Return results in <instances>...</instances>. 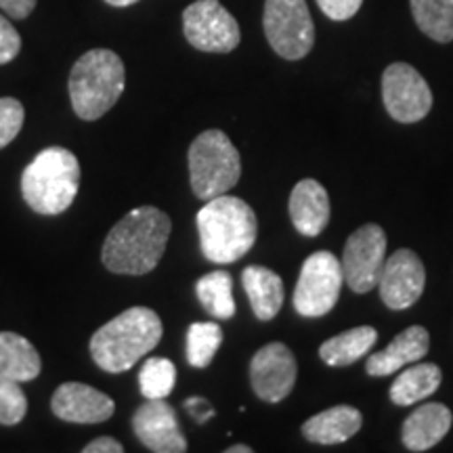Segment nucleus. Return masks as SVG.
<instances>
[{
    "instance_id": "10",
    "label": "nucleus",
    "mask_w": 453,
    "mask_h": 453,
    "mask_svg": "<svg viewBox=\"0 0 453 453\" xmlns=\"http://www.w3.org/2000/svg\"><path fill=\"white\" fill-rule=\"evenodd\" d=\"M187 42L202 53H231L242 41L235 17L220 0H197L183 11Z\"/></svg>"
},
{
    "instance_id": "9",
    "label": "nucleus",
    "mask_w": 453,
    "mask_h": 453,
    "mask_svg": "<svg viewBox=\"0 0 453 453\" xmlns=\"http://www.w3.org/2000/svg\"><path fill=\"white\" fill-rule=\"evenodd\" d=\"M387 234L380 225L367 223L347 240L342 252L344 283L355 294H367L378 288L384 260H387Z\"/></svg>"
},
{
    "instance_id": "28",
    "label": "nucleus",
    "mask_w": 453,
    "mask_h": 453,
    "mask_svg": "<svg viewBox=\"0 0 453 453\" xmlns=\"http://www.w3.org/2000/svg\"><path fill=\"white\" fill-rule=\"evenodd\" d=\"M27 399L19 382L0 373V424L15 426L26 418Z\"/></svg>"
},
{
    "instance_id": "11",
    "label": "nucleus",
    "mask_w": 453,
    "mask_h": 453,
    "mask_svg": "<svg viewBox=\"0 0 453 453\" xmlns=\"http://www.w3.org/2000/svg\"><path fill=\"white\" fill-rule=\"evenodd\" d=\"M382 101L390 118L401 124L420 122L433 110V93L410 64H393L382 73Z\"/></svg>"
},
{
    "instance_id": "12",
    "label": "nucleus",
    "mask_w": 453,
    "mask_h": 453,
    "mask_svg": "<svg viewBox=\"0 0 453 453\" xmlns=\"http://www.w3.org/2000/svg\"><path fill=\"white\" fill-rule=\"evenodd\" d=\"M296 357L286 344L271 342L258 349L250 361V384L258 399L280 403L296 384Z\"/></svg>"
},
{
    "instance_id": "31",
    "label": "nucleus",
    "mask_w": 453,
    "mask_h": 453,
    "mask_svg": "<svg viewBox=\"0 0 453 453\" xmlns=\"http://www.w3.org/2000/svg\"><path fill=\"white\" fill-rule=\"evenodd\" d=\"M319 9L334 21H347L357 15L364 0H317Z\"/></svg>"
},
{
    "instance_id": "18",
    "label": "nucleus",
    "mask_w": 453,
    "mask_h": 453,
    "mask_svg": "<svg viewBox=\"0 0 453 453\" xmlns=\"http://www.w3.org/2000/svg\"><path fill=\"white\" fill-rule=\"evenodd\" d=\"M453 416L443 403L420 405L407 416L401 428V439L410 451H428L449 433Z\"/></svg>"
},
{
    "instance_id": "16",
    "label": "nucleus",
    "mask_w": 453,
    "mask_h": 453,
    "mask_svg": "<svg viewBox=\"0 0 453 453\" xmlns=\"http://www.w3.org/2000/svg\"><path fill=\"white\" fill-rule=\"evenodd\" d=\"M288 208L296 231L307 237L321 235L330 223V196L315 179H303L294 187Z\"/></svg>"
},
{
    "instance_id": "14",
    "label": "nucleus",
    "mask_w": 453,
    "mask_h": 453,
    "mask_svg": "<svg viewBox=\"0 0 453 453\" xmlns=\"http://www.w3.org/2000/svg\"><path fill=\"white\" fill-rule=\"evenodd\" d=\"M133 430L137 439L150 451L156 453H185L187 439L179 426L174 407L166 399H147L134 411Z\"/></svg>"
},
{
    "instance_id": "21",
    "label": "nucleus",
    "mask_w": 453,
    "mask_h": 453,
    "mask_svg": "<svg viewBox=\"0 0 453 453\" xmlns=\"http://www.w3.org/2000/svg\"><path fill=\"white\" fill-rule=\"evenodd\" d=\"M41 370V355L30 340L15 332H0V373L17 382H30Z\"/></svg>"
},
{
    "instance_id": "35",
    "label": "nucleus",
    "mask_w": 453,
    "mask_h": 453,
    "mask_svg": "<svg viewBox=\"0 0 453 453\" xmlns=\"http://www.w3.org/2000/svg\"><path fill=\"white\" fill-rule=\"evenodd\" d=\"M107 4H111V7H130V4L139 3V0H105Z\"/></svg>"
},
{
    "instance_id": "33",
    "label": "nucleus",
    "mask_w": 453,
    "mask_h": 453,
    "mask_svg": "<svg viewBox=\"0 0 453 453\" xmlns=\"http://www.w3.org/2000/svg\"><path fill=\"white\" fill-rule=\"evenodd\" d=\"M36 7V0H0V9L13 19H26Z\"/></svg>"
},
{
    "instance_id": "2",
    "label": "nucleus",
    "mask_w": 453,
    "mask_h": 453,
    "mask_svg": "<svg viewBox=\"0 0 453 453\" xmlns=\"http://www.w3.org/2000/svg\"><path fill=\"white\" fill-rule=\"evenodd\" d=\"M160 338V315L147 307H133L93 334L90 355L104 372L122 373L151 353Z\"/></svg>"
},
{
    "instance_id": "4",
    "label": "nucleus",
    "mask_w": 453,
    "mask_h": 453,
    "mask_svg": "<svg viewBox=\"0 0 453 453\" xmlns=\"http://www.w3.org/2000/svg\"><path fill=\"white\" fill-rule=\"evenodd\" d=\"M81 189V164L65 147H47L21 174V196L34 212H65Z\"/></svg>"
},
{
    "instance_id": "30",
    "label": "nucleus",
    "mask_w": 453,
    "mask_h": 453,
    "mask_svg": "<svg viewBox=\"0 0 453 453\" xmlns=\"http://www.w3.org/2000/svg\"><path fill=\"white\" fill-rule=\"evenodd\" d=\"M21 50V36L7 17L0 15V65L13 61Z\"/></svg>"
},
{
    "instance_id": "7",
    "label": "nucleus",
    "mask_w": 453,
    "mask_h": 453,
    "mask_svg": "<svg viewBox=\"0 0 453 453\" xmlns=\"http://www.w3.org/2000/svg\"><path fill=\"white\" fill-rule=\"evenodd\" d=\"M263 27L275 53L288 61L307 57L315 44V24L304 0H267Z\"/></svg>"
},
{
    "instance_id": "1",
    "label": "nucleus",
    "mask_w": 453,
    "mask_h": 453,
    "mask_svg": "<svg viewBox=\"0 0 453 453\" xmlns=\"http://www.w3.org/2000/svg\"><path fill=\"white\" fill-rule=\"evenodd\" d=\"M170 231L173 223L160 208H134L118 220L105 237L101 250L105 269L118 275L151 273L166 252Z\"/></svg>"
},
{
    "instance_id": "13",
    "label": "nucleus",
    "mask_w": 453,
    "mask_h": 453,
    "mask_svg": "<svg viewBox=\"0 0 453 453\" xmlns=\"http://www.w3.org/2000/svg\"><path fill=\"white\" fill-rule=\"evenodd\" d=\"M424 286H426V271H424L420 257L413 250L401 248L384 260L378 290L388 309H410L422 296Z\"/></svg>"
},
{
    "instance_id": "5",
    "label": "nucleus",
    "mask_w": 453,
    "mask_h": 453,
    "mask_svg": "<svg viewBox=\"0 0 453 453\" xmlns=\"http://www.w3.org/2000/svg\"><path fill=\"white\" fill-rule=\"evenodd\" d=\"M127 87L124 61L113 50L93 49L70 72V99L78 118L93 122L105 116Z\"/></svg>"
},
{
    "instance_id": "32",
    "label": "nucleus",
    "mask_w": 453,
    "mask_h": 453,
    "mask_svg": "<svg viewBox=\"0 0 453 453\" xmlns=\"http://www.w3.org/2000/svg\"><path fill=\"white\" fill-rule=\"evenodd\" d=\"M185 410L189 411V416L194 418L197 424H206L214 416L212 405L208 403L202 396H191V399L185 401Z\"/></svg>"
},
{
    "instance_id": "25",
    "label": "nucleus",
    "mask_w": 453,
    "mask_h": 453,
    "mask_svg": "<svg viewBox=\"0 0 453 453\" xmlns=\"http://www.w3.org/2000/svg\"><path fill=\"white\" fill-rule=\"evenodd\" d=\"M413 19L428 38L453 41V0H410Z\"/></svg>"
},
{
    "instance_id": "24",
    "label": "nucleus",
    "mask_w": 453,
    "mask_h": 453,
    "mask_svg": "<svg viewBox=\"0 0 453 453\" xmlns=\"http://www.w3.org/2000/svg\"><path fill=\"white\" fill-rule=\"evenodd\" d=\"M197 298L202 307L217 319H231L235 315L234 280L226 271H212L196 283Z\"/></svg>"
},
{
    "instance_id": "17",
    "label": "nucleus",
    "mask_w": 453,
    "mask_h": 453,
    "mask_svg": "<svg viewBox=\"0 0 453 453\" xmlns=\"http://www.w3.org/2000/svg\"><path fill=\"white\" fill-rule=\"evenodd\" d=\"M430 349V334L426 327L422 326H411L393 338V342L380 353L370 355L365 364V372L373 378L390 376V373L403 370L405 365L413 364V361H420L422 357H426Z\"/></svg>"
},
{
    "instance_id": "20",
    "label": "nucleus",
    "mask_w": 453,
    "mask_h": 453,
    "mask_svg": "<svg viewBox=\"0 0 453 453\" xmlns=\"http://www.w3.org/2000/svg\"><path fill=\"white\" fill-rule=\"evenodd\" d=\"M243 290L250 300L254 315L260 321H271L281 311L283 304V281L281 277L267 267H246L242 273Z\"/></svg>"
},
{
    "instance_id": "27",
    "label": "nucleus",
    "mask_w": 453,
    "mask_h": 453,
    "mask_svg": "<svg viewBox=\"0 0 453 453\" xmlns=\"http://www.w3.org/2000/svg\"><path fill=\"white\" fill-rule=\"evenodd\" d=\"M177 382V367L164 357H151L139 372V388L145 399H166Z\"/></svg>"
},
{
    "instance_id": "15",
    "label": "nucleus",
    "mask_w": 453,
    "mask_h": 453,
    "mask_svg": "<svg viewBox=\"0 0 453 453\" xmlns=\"http://www.w3.org/2000/svg\"><path fill=\"white\" fill-rule=\"evenodd\" d=\"M50 410L59 420L72 424H101L116 411L113 401L82 382H65L53 393Z\"/></svg>"
},
{
    "instance_id": "22",
    "label": "nucleus",
    "mask_w": 453,
    "mask_h": 453,
    "mask_svg": "<svg viewBox=\"0 0 453 453\" xmlns=\"http://www.w3.org/2000/svg\"><path fill=\"white\" fill-rule=\"evenodd\" d=\"M441 380H443V373H441V367L434 364H418L407 367L390 384V401L399 407L420 403L430 395L437 393Z\"/></svg>"
},
{
    "instance_id": "19",
    "label": "nucleus",
    "mask_w": 453,
    "mask_h": 453,
    "mask_svg": "<svg viewBox=\"0 0 453 453\" xmlns=\"http://www.w3.org/2000/svg\"><path fill=\"white\" fill-rule=\"evenodd\" d=\"M364 416L350 405H336L303 424V437L317 445H338L359 433Z\"/></svg>"
},
{
    "instance_id": "23",
    "label": "nucleus",
    "mask_w": 453,
    "mask_h": 453,
    "mask_svg": "<svg viewBox=\"0 0 453 453\" xmlns=\"http://www.w3.org/2000/svg\"><path fill=\"white\" fill-rule=\"evenodd\" d=\"M378 332L372 326H359L353 330L338 334L330 340H326L319 347V357L327 365H353L361 357L370 353V349L376 344Z\"/></svg>"
},
{
    "instance_id": "6",
    "label": "nucleus",
    "mask_w": 453,
    "mask_h": 453,
    "mask_svg": "<svg viewBox=\"0 0 453 453\" xmlns=\"http://www.w3.org/2000/svg\"><path fill=\"white\" fill-rule=\"evenodd\" d=\"M242 177L240 151L223 130L211 128L189 147V180L196 197L212 200L231 191Z\"/></svg>"
},
{
    "instance_id": "8",
    "label": "nucleus",
    "mask_w": 453,
    "mask_h": 453,
    "mask_svg": "<svg viewBox=\"0 0 453 453\" xmlns=\"http://www.w3.org/2000/svg\"><path fill=\"white\" fill-rule=\"evenodd\" d=\"M344 283L342 265L332 252L319 250L304 260L294 290V309L303 317H324L336 307Z\"/></svg>"
},
{
    "instance_id": "36",
    "label": "nucleus",
    "mask_w": 453,
    "mask_h": 453,
    "mask_svg": "<svg viewBox=\"0 0 453 453\" xmlns=\"http://www.w3.org/2000/svg\"><path fill=\"white\" fill-rule=\"evenodd\" d=\"M226 453H252L250 445H231Z\"/></svg>"
},
{
    "instance_id": "29",
    "label": "nucleus",
    "mask_w": 453,
    "mask_h": 453,
    "mask_svg": "<svg viewBox=\"0 0 453 453\" xmlns=\"http://www.w3.org/2000/svg\"><path fill=\"white\" fill-rule=\"evenodd\" d=\"M26 120V110L19 101L13 97L0 99V150L7 147L17 134Z\"/></svg>"
},
{
    "instance_id": "3",
    "label": "nucleus",
    "mask_w": 453,
    "mask_h": 453,
    "mask_svg": "<svg viewBox=\"0 0 453 453\" xmlns=\"http://www.w3.org/2000/svg\"><path fill=\"white\" fill-rule=\"evenodd\" d=\"M202 254L211 263L229 265L252 250L258 234L257 214L234 196H219L197 212Z\"/></svg>"
},
{
    "instance_id": "34",
    "label": "nucleus",
    "mask_w": 453,
    "mask_h": 453,
    "mask_svg": "<svg viewBox=\"0 0 453 453\" xmlns=\"http://www.w3.org/2000/svg\"><path fill=\"white\" fill-rule=\"evenodd\" d=\"M124 447L120 441L111 437H99L84 447V453H122Z\"/></svg>"
},
{
    "instance_id": "26",
    "label": "nucleus",
    "mask_w": 453,
    "mask_h": 453,
    "mask_svg": "<svg viewBox=\"0 0 453 453\" xmlns=\"http://www.w3.org/2000/svg\"><path fill=\"white\" fill-rule=\"evenodd\" d=\"M223 342V330L212 321L191 324L187 330V361L194 367H208Z\"/></svg>"
}]
</instances>
